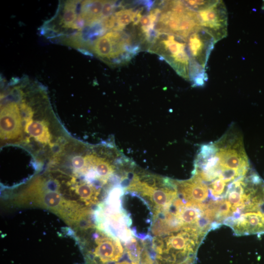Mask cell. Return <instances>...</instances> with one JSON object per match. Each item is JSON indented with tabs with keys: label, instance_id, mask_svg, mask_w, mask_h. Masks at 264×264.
Returning a JSON list of instances; mask_svg holds the SVG:
<instances>
[{
	"label": "cell",
	"instance_id": "obj_1",
	"mask_svg": "<svg viewBox=\"0 0 264 264\" xmlns=\"http://www.w3.org/2000/svg\"><path fill=\"white\" fill-rule=\"evenodd\" d=\"M21 87L14 88L11 93L16 100L10 93L2 103L0 110V132L2 140L22 142L33 141L37 145L45 148L57 149L55 145L56 142H61L57 135V121L48 107L41 112L43 109H37L35 105H31V101H28L27 95L23 92Z\"/></svg>",
	"mask_w": 264,
	"mask_h": 264
},
{
	"label": "cell",
	"instance_id": "obj_2",
	"mask_svg": "<svg viewBox=\"0 0 264 264\" xmlns=\"http://www.w3.org/2000/svg\"><path fill=\"white\" fill-rule=\"evenodd\" d=\"M205 237L196 228H184L167 235L153 237L149 252L156 264H179L195 258Z\"/></svg>",
	"mask_w": 264,
	"mask_h": 264
},
{
	"label": "cell",
	"instance_id": "obj_3",
	"mask_svg": "<svg viewBox=\"0 0 264 264\" xmlns=\"http://www.w3.org/2000/svg\"><path fill=\"white\" fill-rule=\"evenodd\" d=\"M121 209L133 236L151 241L154 212L148 200L136 192L125 191L121 198Z\"/></svg>",
	"mask_w": 264,
	"mask_h": 264
},
{
	"label": "cell",
	"instance_id": "obj_4",
	"mask_svg": "<svg viewBox=\"0 0 264 264\" xmlns=\"http://www.w3.org/2000/svg\"><path fill=\"white\" fill-rule=\"evenodd\" d=\"M157 30L182 37L185 40L200 28L197 13L184 1H169L157 22Z\"/></svg>",
	"mask_w": 264,
	"mask_h": 264
},
{
	"label": "cell",
	"instance_id": "obj_5",
	"mask_svg": "<svg viewBox=\"0 0 264 264\" xmlns=\"http://www.w3.org/2000/svg\"><path fill=\"white\" fill-rule=\"evenodd\" d=\"M190 58L189 80L195 86H202L207 79L205 66L216 43L207 31L198 28L186 39Z\"/></svg>",
	"mask_w": 264,
	"mask_h": 264
},
{
	"label": "cell",
	"instance_id": "obj_6",
	"mask_svg": "<svg viewBox=\"0 0 264 264\" xmlns=\"http://www.w3.org/2000/svg\"><path fill=\"white\" fill-rule=\"evenodd\" d=\"M151 50L163 58L179 75L189 80L190 58L186 40L175 35L160 33Z\"/></svg>",
	"mask_w": 264,
	"mask_h": 264
},
{
	"label": "cell",
	"instance_id": "obj_7",
	"mask_svg": "<svg viewBox=\"0 0 264 264\" xmlns=\"http://www.w3.org/2000/svg\"><path fill=\"white\" fill-rule=\"evenodd\" d=\"M91 240L84 243L86 264H105L119 260L124 254L121 241L96 226Z\"/></svg>",
	"mask_w": 264,
	"mask_h": 264
},
{
	"label": "cell",
	"instance_id": "obj_8",
	"mask_svg": "<svg viewBox=\"0 0 264 264\" xmlns=\"http://www.w3.org/2000/svg\"><path fill=\"white\" fill-rule=\"evenodd\" d=\"M92 52L100 58L115 64L127 62L136 49H132L130 38L120 31H110L93 43Z\"/></svg>",
	"mask_w": 264,
	"mask_h": 264
},
{
	"label": "cell",
	"instance_id": "obj_9",
	"mask_svg": "<svg viewBox=\"0 0 264 264\" xmlns=\"http://www.w3.org/2000/svg\"><path fill=\"white\" fill-rule=\"evenodd\" d=\"M215 144L220 166L239 170L245 176L249 164L242 139L237 135H226Z\"/></svg>",
	"mask_w": 264,
	"mask_h": 264
},
{
	"label": "cell",
	"instance_id": "obj_10",
	"mask_svg": "<svg viewBox=\"0 0 264 264\" xmlns=\"http://www.w3.org/2000/svg\"><path fill=\"white\" fill-rule=\"evenodd\" d=\"M196 12L200 27L212 36L216 43L227 36L228 15L222 0H215L211 5Z\"/></svg>",
	"mask_w": 264,
	"mask_h": 264
},
{
	"label": "cell",
	"instance_id": "obj_11",
	"mask_svg": "<svg viewBox=\"0 0 264 264\" xmlns=\"http://www.w3.org/2000/svg\"><path fill=\"white\" fill-rule=\"evenodd\" d=\"M196 175L186 180H176L179 196L187 202L194 204L208 205L215 200L211 197L207 185Z\"/></svg>",
	"mask_w": 264,
	"mask_h": 264
},
{
	"label": "cell",
	"instance_id": "obj_12",
	"mask_svg": "<svg viewBox=\"0 0 264 264\" xmlns=\"http://www.w3.org/2000/svg\"><path fill=\"white\" fill-rule=\"evenodd\" d=\"M105 0H85L81 2L80 16L87 25L103 21L102 11Z\"/></svg>",
	"mask_w": 264,
	"mask_h": 264
},
{
	"label": "cell",
	"instance_id": "obj_13",
	"mask_svg": "<svg viewBox=\"0 0 264 264\" xmlns=\"http://www.w3.org/2000/svg\"><path fill=\"white\" fill-rule=\"evenodd\" d=\"M115 26L113 31H121L132 22L134 24L139 23L142 17L141 11H134L132 9L120 10L113 14Z\"/></svg>",
	"mask_w": 264,
	"mask_h": 264
},
{
	"label": "cell",
	"instance_id": "obj_14",
	"mask_svg": "<svg viewBox=\"0 0 264 264\" xmlns=\"http://www.w3.org/2000/svg\"><path fill=\"white\" fill-rule=\"evenodd\" d=\"M77 1H68L65 3L62 14L61 15L60 24L63 28L71 29L73 23L76 21Z\"/></svg>",
	"mask_w": 264,
	"mask_h": 264
},
{
	"label": "cell",
	"instance_id": "obj_15",
	"mask_svg": "<svg viewBox=\"0 0 264 264\" xmlns=\"http://www.w3.org/2000/svg\"><path fill=\"white\" fill-rule=\"evenodd\" d=\"M124 247L125 252L131 264H140L141 253L143 248L142 242L139 243V241L133 237L130 241L124 243Z\"/></svg>",
	"mask_w": 264,
	"mask_h": 264
},
{
	"label": "cell",
	"instance_id": "obj_16",
	"mask_svg": "<svg viewBox=\"0 0 264 264\" xmlns=\"http://www.w3.org/2000/svg\"><path fill=\"white\" fill-rule=\"evenodd\" d=\"M215 0H185V3L196 12L202 10L214 2Z\"/></svg>",
	"mask_w": 264,
	"mask_h": 264
},
{
	"label": "cell",
	"instance_id": "obj_17",
	"mask_svg": "<svg viewBox=\"0 0 264 264\" xmlns=\"http://www.w3.org/2000/svg\"><path fill=\"white\" fill-rule=\"evenodd\" d=\"M140 264H156L154 262L153 259L151 257L147 247L143 245V248L141 255V261Z\"/></svg>",
	"mask_w": 264,
	"mask_h": 264
},
{
	"label": "cell",
	"instance_id": "obj_18",
	"mask_svg": "<svg viewBox=\"0 0 264 264\" xmlns=\"http://www.w3.org/2000/svg\"><path fill=\"white\" fill-rule=\"evenodd\" d=\"M195 258L190 259L183 263L179 264H195Z\"/></svg>",
	"mask_w": 264,
	"mask_h": 264
},
{
	"label": "cell",
	"instance_id": "obj_19",
	"mask_svg": "<svg viewBox=\"0 0 264 264\" xmlns=\"http://www.w3.org/2000/svg\"></svg>",
	"mask_w": 264,
	"mask_h": 264
}]
</instances>
